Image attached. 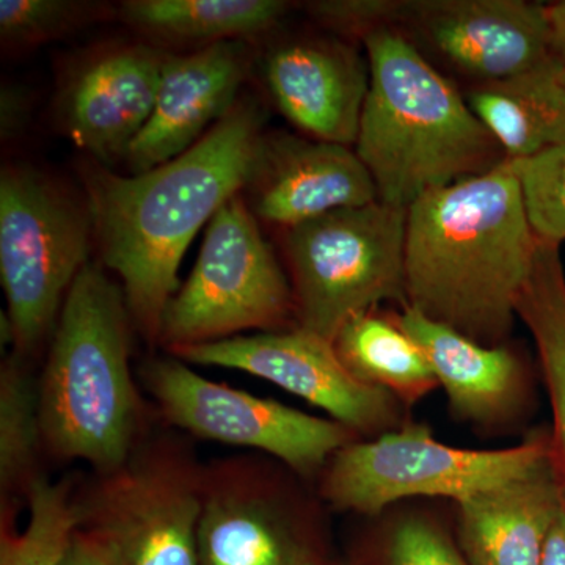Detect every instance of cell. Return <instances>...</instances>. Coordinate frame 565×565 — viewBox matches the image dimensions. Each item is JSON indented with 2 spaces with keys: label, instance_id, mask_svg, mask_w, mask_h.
<instances>
[{
  "label": "cell",
  "instance_id": "obj_14",
  "mask_svg": "<svg viewBox=\"0 0 565 565\" xmlns=\"http://www.w3.org/2000/svg\"><path fill=\"white\" fill-rule=\"evenodd\" d=\"M200 565H303L299 527L262 460L233 456L203 467Z\"/></svg>",
  "mask_w": 565,
  "mask_h": 565
},
{
  "label": "cell",
  "instance_id": "obj_30",
  "mask_svg": "<svg viewBox=\"0 0 565 565\" xmlns=\"http://www.w3.org/2000/svg\"><path fill=\"white\" fill-rule=\"evenodd\" d=\"M58 565H125V561L102 534L77 527Z\"/></svg>",
  "mask_w": 565,
  "mask_h": 565
},
{
  "label": "cell",
  "instance_id": "obj_4",
  "mask_svg": "<svg viewBox=\"0 0 565 565\" xmlns=\"http://www.w3.org/2000/svg\"><path fill=\"white\" fill-rule=\"evenodd\" d=\"M134 327L121 285L102 263L77 275L39 375L44 449L115 470L143 440L145 412L131 370Z\"/></svg>",
  "mask_w": 565,
  "mask_h": 565
},
{
  "label": "cell",
  "instance_id": "obj_2",
  "mask_svg": "<svg viewBox=\"0 0 565 565\" xmlns=\"http://www.w3.org/2000/svg\"><path fill=\"white\" fill-rule=\"evenodd\" d=\"M537 243L509 161L424 193L407 207V307L497 348L514 326Z\"/></svg>",
  "mask_w": 565,
  "mask_h": 565
},
{
  "label": "cell",
  "instance_id": "obj_34",
  "mask_svg": "<svg viewBox=\"0 0 565 565\" xmlns=\"http://www.w3.org/2000/svg\"><path fill=\"white\" fill-rule=\"evenodd\" d=\"M556 77L557 82H559L561 88H563L565 93V65H559V63L556 62Z\"/></svg>",
  "mask_w": 565,
  "mask_h": 565
},
{
  "label": "cell",
  "instance_id": "obj_26",
  "mask_svg": "<svg viewBox=\"0 0 565 565\" xmlns=\"http://www.w3.org/2000/svg\"><path fill=\"white\" fill-rule=\"evenodd\" d=\"M114 14L117 9L106 2L0 0V43L7 54L31 52Z\"/></svg>",
  "mask_w": 565,
  "mask_h": 565
},
{
  "label": "cell",
  "instance_id": "obj_13",
  "mask_svg": "<svg viewBox=\"0 0 565 565\" xmlns=\"http://www.w3.org/2000/svg\"><path fill=\"white\" fill-rule=\"evenodd\" d=\"M167 55L147 41L104 44L66 71L55 117L88 159L107 169L126 161L154 110Z\"/></svg>",
  "mask_w": 565,
  "mask_h": 565
},
{
  "label": "cell",
  "instance_id": "obj_15",
  "mask_svg": "<svg viewBox=\"0 0 565 565\" xmlns=\"http://www.w3.org/2000/svg\"><path fill=\"white\" fill-rule=\"evenodd\" d=\"M243 195L256 221L282 232L379 200L373 177L351 147L267 131Z\"/></svg>",
  "mask_w": 565,
  "mask_h": 565
},
{
  "label": "cell",
  "instance_id": "obj_1",
  "mask_svg": "<svg viewBox=\"0 0 565 565\" xmlns=\"http://www.w3.org/2000/svg\"><path fill=\"white\" fill-rule=\"evenodd\" d=\"M264 122L262 103L243 93L192 148L148 172L126 177L82 162L99 263L120 278L136 332L148 343L159 345L193 237L250 180Z\"/></svg>",
  "mask_w": 565,
  "mask_h": 565
},
{
  "label": "cell",
  "instance_id": "obj_20",
  "mask_svg": "<svg viewBox=\"0 0 565 565\" xmlns=\"http://www.w3.org/2000/svg\"><path fill=\"white\" fill-rule=\"evenodd\" d=\"M291 10L282 0H126L118 20L152 46L203 50L222 41L262 39Z\"/></svg>",
  "mask_w": 565,
  "mask_h": 565
},
{
  "label": "cell",
  "instance_id": "obj_33",
  "mask_svg": "<svg viewBox=\"0 0 565 565\" xmlns=\"http://www.w3.org/2000/svg\"><path fill=\"white\" fill-rule=\"evenodd\" d=\"M541 565H565V508L548 535Z\"/></svg>",
  "mask_w": 565,
  "mask_h": 565
},
{
  "label": "cell",
  "instance_id": "obj_29",
  "mask_svg": "<svg viewBox=\"0 0 565 565\" xmlns=\"http://www.w3.org/2000/svg\"><path fill=\"white\" fill-rule=\"evenodd\" d=\"M392 0H321L307 10L319 24L341 35H366L377 28H388Z\"/></svg>",
  "mask_w": 565,
  "mask_h": 565
},
{
  "label": "cell",
  "instance_id": "obj_8",
  "mask_svg": "<svg viewBox=\"0 0 565 565\" xmlns=\"http://www.w3.org/2000/svg\"><path fill=\"white\" fill-rule=\"evenodd\" d=\"M203 467L177 438L145 437L120 467L76 487L79 527L125 565H200Z\"/></svg>",
  "mask_w": 565,
  "mask_h": 565
},
{
  "label": "cell",
  "instance_id": "obj_21",
  "mask_svg": "<svg viewBox=\"0 0 565 565\" xmlns=\"http://www.w3.org/2000/svg\"><path fill=\"white\" fill-rule=\"evenodd\" d=\"M463 98L508 161L565 145V93L553 58L514 79L471 85Z\"/></svg>",
  "mask_w": 565,
  "mask_h": 565
},
{
  "label": "cell",
  "instance_id": "obj_11",
  "mask_svg": "<svg viewBox=\"0 0 565 565\" xmlns=\"http://www.w3.org/2000/svg\"><path fill=\"white\" fill-rule=\"evenodd\" d=\"M390 28L473 85L514 79L553 58L545 3L392 0Z\"/></svg>",
  "mask_w": 565,
  "mask_h": 565
},
{
  "label": "cell",
  "instance_id": "obj_24",
  "mask_svg": "<svg viewBox=\"0 0 565 565\" xmlns=\"http://www.w3.org/2000/svg\"><path fill=\"white\" fill-rule=\"evenodd\" d=\"M44 451L39 375L29 360L11 352L0 367V494L2 512L11 511L40 478Z\"/></svg>",
  "mask_w": 565,
  "mask_h": 565
},
{
  "label": "cell",
  "instance_id": "obj_35",
  "mask_svg": "<svg viewBox=\"0 0 565 565\" xmlns=\"http://www.w3.org/2000/svg\"><path fill=\"white\" fill-rule=\"evenodd\" d=\"M303 565H319V564H316V563H307V564H303Z\"/></svg>",
  "mask_w": 565,
  "mask_h": 565
},
{
  "label": "cell",
  "instance_id": "obj_23",
  "mask_svg": "<svg viewBox=\"0 0 565 565\" xmlns=\"http://www.w3.org/2000/svg\"><path fill=\"white\" fill-rule=\"evenodd\" d=\"M561 245L539 239L516 318L533 334L555 419L553 451L565 492V273Z\"/></svg>",
  "mask_w": 565,
  "mask_h": 565
},
{
  "label": "cell",
  "instance_id": "obj_3",
  "mask_svg": "<svg viewBox=\"0 0 565 565\" xmlns=\"http://www.w3.org/2000/svg\"><path fill=\"white\" fill-rule=\"evenodd\" d=\"M363 43L370 90L355 152L379 202L408 207L424 193L508 161L463 95L404 33L384 25Z\"/></svg>",
  "mask_w": 565,
  "mask_h": 565
},
{
  "label": "cell",
  "instance_id": "obj_18",
  "mask_svg": "<svg viewBox=\"0 0 565 565\" xmlns=\"http://www.w3.org/2000/svg\"><path fill=\"white\" fill-rule=\"evenodd\" d=\"M459 542L468 565H541L565 508L555 459L530 473L460 501Z\"/></svg>",
  "mask_w": 565,
  "mask_h": 565
},
{
  "label": "cell",
  "instance_id": "obj_28",
  "mask_svg": "<svg viewBox=\"0 0 565 565\" xmlns=\"http://www.w3.org/2000/svg\"><path fill=\"white\" fill-rule=\"evenodd\" d=\"M390 565H468L438 527L424 520L401 523L390 542Z\"/></svg>",
  "mask_w": 565,
  "mask_h": 565
},
{
  "label": "cell",
  "instance_id": "obj_22",
  "mask_svg": "<svg viewBox=\"0 0 565 565\" xmlns=\"http://www.w3.org/2000/svg\"><path fill=\"white\" fill-rule=\"evenodd\" d=\"M353 377L414 404L438 386L418 344L394 321L373 311L353 316L332 341Z\"/></svg>",
  "mask_w": 565,
  "mask_h": 565
},
{
  "label": "cell",
  "instance_id": "obj_16",
  "mask_svg": "<svg viewBox=\"0 0 565 565\" xmlns=\"http://www.w3.org/2000/svg\"><path fill=\"white\" fill-rule=\"evenodd\" d=\"M263 77L277 109L310 139L355 145L370 63L352 44L322 35L278 41L264 54Z\"/></svg>",
  "mask_w": 565,
  "mask_h": 565
},
{
  "label": "cell",
  "instance_id": "obj_32",
  "mask_svg": "<svg viewBox=\"0 0 565 565\" xmlns=\"http://www.w3.org/2000/svg\"><path fill=\"white\" fill-rule=\"evenodd\" d=\"M553 61L565 65V0L546 6Z\"/></svg>",
  "mask_w": 565,
  "mask_h": 565
},
{
  "label": "cell",
  "instance_id": "obj_12",
  "mask_svg": "<svg viewBox=\"0 0 565 565\" xmlns=\"http://www.w3.org/2000/svg\"><path fill=\"white\" fill-rule=\"evenodd\" d=\"M169 353L188 364L264 379L322 408L355 434L390 433L399 419L392 393L353 377L330 341L297 326L282 332L185 345Z\"/></svg>",
  "mask_w": 565,
  "mask_h": 565
},
{
  "label": "cell",
  "instance_id": "obj_19",
  "mask_svg": "<svg viewBox=\"0 0 565 565\" xmlns=\"http://www.w3.org/2000/svg\"><path fill=\"white\" fill-rule=\"evenodd\" d=\"M394 322L422 349L460 418L493 423L519 404L522 364L504 345L476 343L412 307H404Z\"/></svg>",
  "mask_w": 565,
  "mask_h": 565
},
{
  "label": "cell",
  "instance_id": "obj_6",
  "mask_svg": "<svg viewBox=\"0 0 565 565\" xmlns=\"http://www.w3.org/2000/svg\"><path fill=\"white\" fill-rule=\"evenodd\" d=\"M407 207H344L285 230L297 327L332 341L353 316L385 300L407 307Z\"/></svg>",
  "mask_w": 565,
  "mask_h": 565
},
{
  "label": "cell",
  "instance_id": "obj_17",
  "mask_svg": "<svg viewBox=\"0 0 565 565\" xmlns=\"http://www.w3.org/2000/svg\"><path fill=\"white\" fill-rule=\"evenodd\" d=\"M248 41H222L163 63L150 120L126 156L131 174L172 161L232 111L252 70Z\"/></svg>",
  "mask_w": 565,
  "mask_h": 565
},
{
  "label": "cell",
  "instance_id": "obj_9",
  "mask_svg": "<svg viewBox=\"0 0 565 565\" xmlns=\"http://www.w3.org/2000/svg\"><path fill=\"white\" fill-rule=\"evenodd\" d=\"M552 456L553 444L542 437L501 451H471L440 444L426 426L412 424L334 452L321 493L338 511L370 515L404 498L460 503L530 473Z\"/></svg>",
  "mask_w": 565,
  "mask_h": 565
},
{
  "label": "cell",
  "instance_id": "obj_31",
  "mask_svg": "<svg viewBox=\"0 0 565 565\" xmlns=\"http://www.w3.org/2000/svg\"><path fill=\"white\" fill-rule=\"evenodd\" d=\"M28 103L20 92L7 88L2 92V139L10 140L17 137L25 126L28 118Z\"/></svg>",
  "mask_w": 565,
  "mask_h": 565
},
{
  "label": "cell",
  "instance_id": "obj_27",
  "mask_svg": "<svg viewBox=\"0 0 565 565\" xmlns=\"http://www.w3.org/2000/svg\"><path fill=\"white\" fill-rule=\"evenodd\" d=\"M511 167L522 184L535 236L561 245L565 241V145Z\"/></svg>",
  "mask_w": 565,
  "mask_h": 565
},
{
  "label": "cell",
  "instance_id": "obj_7",
  "mask_svg": "<svg viewBox=\"0 0 565 565\" xmlns=\"http://www.w3.org/2000/svg\"><path fill=\"white\" fill-rule=\"evenodd\" d=\"M292 318L291 282L236 193L211 218L191 275L167 305L159 345L173 351L250 330L282 332Z\"/></svg>",
  "mask_w": 565,
  "mask_h": 565
},
{
  "label": "cell",
  "instance_id": "obj_10",
  "mask_svg": "<svg viewBox=\"0 0 565 565\" xmlns=\"http://www.w3.org/2000/svg\"><path fill=\"white\" fill-rule=\"evenodd\" d=\"M140 379L170 426L202 440L264 452L297 475L321 470L355 434L333 419L203 377L172 353L147 360Z\"/></svg>",
  "mask_w": 565,
  "mask_h": 565
},
{
  "label": "cell",
  "instance_id": "obj_25",
  "mask_svg": "<svg viewBox=\"0 0 565 565\" xmlns=\"http://www.w3.org/2000/svg\"><path fill=\"white\" fill-rule=\"evenodd\" d=\"M76 486L70 479L51 481L41 475L28 494V522L14 531L13 515L2 514L0 565H58L79 527Z\"/></svg>",
  "mask_w": 565,
  "mask_h": 565
},
{
  "label": "cell",
  "instance_id": "obj_5",
  "mask_svg": "<svg viewBox=\"0 0 565 565\" xmlns=\"http://www.w3.org/2000/svg\"><path fill=\"white\" fill-rule=\"evenodd\" d=\"M95 226L85 195L54 174L9 163L0 174V278L13 353L50 344L63 303L90 263Z\"/></svg>",
  "mask_w": 565,
  "mask_h": 565
}]
</instances>
